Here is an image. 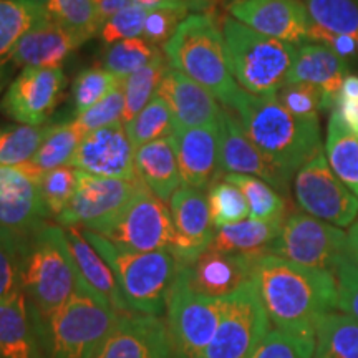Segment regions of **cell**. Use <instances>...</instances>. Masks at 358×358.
<instances>
[{
	"instance_id": "obj_1",
	"label": "cell",
	"mask_w": 358,
	"mask_h": 358,
	"mask_svg": "<svg viewBox=\"0 0 358 358\" xmlns=\"http://www.w3.org/2000/svg\"><path fill=\"white\" fill-rule=\"evenodd\" d=\"M254 282L268 320L285 332L315 335L319 322L337 308L335 274L264 254L254 264Z\"/></svg>"
},
{
	"instance_id": "obj_2",
	"label": "cell",
	"mask_w": 358,
	"mask_h": 358,
	"mask_svg": "<svg viewBox=\"0 0 358 358\" xmlns=\"http://www.w3.org/2000/svg\"><path fill=\"white\" fill-rule=\"evenodd\" d=\"M80 277L64 227L47 222L25 237L22 290L38 337L77 292Z\"/></svg>"
},
{
	"instance_id": "obj_3",
	"label": "cell",
	"mask_w": 358,
	"mask_h": 358,
	"mask_svg": "<svg viewBox=\"0 0 358 358\" xmlns=\"http://www.w3.org/2000/svg\"><path fill=\"white\" fill-rule=\"evenodd\" d=\"M229 110L237 113L249 140L290 176L322 148L319 120L290 115L275 96H256L241 88Z\"/></svg>"
},
{
	"instance_id": "obj_4",
	"label": "cell",
	"mask_w": 358,
	"mask_h": 358,
	"mask_svg": "<svg viewBox=\"0 0 358 358\" xmlns=\"http://www.w3.org/2000/svg\"><path fill=\"white\" fill-rule=\"evenodd\" d=\"M163 53L171 69L194 80L222 106L231 108L241 87L231 73L222 29L213 12L189 13L164 43Z\"/></svg>"
},
{
	"instance_id": "obj_5",
	"label": "cell",
	"mask_w": 358,
	"mask_h": 358,
	"mask_svg": "<svg viewBox=\"0 0 358 358\" xmlns=\"http://www.w3.org/2000/svg\"><path fill=\"white\" fill-rule=\"evenodd\" d=\"M82 231L88 243L108 262L129 310L156 317L166 312L178 275V262L171 250L136 252L118 248L98 232Z\"/></svg>"
},
{
	"instance_id": "obj_6",
	"label": "cell",
	"mask_w": 358,
	"mask_h": 358,
	"mask_svg": "<svg viewBox=\"0 0 358 358\" xmlns=\"http://www.w3.org/2000/svg\"><path fill=\"white\" fill-rule=\"evenodd\" d=\"M222 37L234 80L244 92L262 98H274L289 82V73L297 55V45L266 37L224 17Z\"/></svg>"
},
{
	"instance_id": "obj_7",
	"label": "cell",
	"mask_w": 358,
	"mask_h": 358,
	"mask_svg": "<svg viewBox=\"0 0 358 358\" xmlns=\"http://www.w3.org/2000/svg\"><path fill=\"white\" fill-rule=\"evenodd\" d=\"M118 317L80 277L77 292L40 334L45 355L47 358H93Z\"/></svg>"
},
{
	"instance_id": "obj_8",
	"label": "cell",
	"mask_w": 358,
	"mask_h": 358,
	"mask_svg": "<svg viewBox=\"0 0 358 358\" xmlns=\"http://www.w3.org/2000/svg\"><path fill=\"white\" fill-rule=\"evenodd\" d=\"M267 254L335 274L347 257V234L310 214L294 213L284 219Z\"/></svg>"
},
{
	"instance_id": "obj_9",
	"label": "cell",
	"mask_w": 358,
	"mask_h": 358,
	"mask_svg": "<svg viewBox=\"0 0 358 358\" xmlns=\"http://www.w3.org/2000/svg\"><path fill=\"white\" fill-rule=\"evenodd\" d=\"M224 299H209L194 294L178 268L166 307L173 358H199L221 324L226 303Z\"/></svg>"
},
{
	"instance_id": "obj_10",
	"label": "cell",
	"mask_w": 358,
	"mask_h": 358,
	"mask_svg": "<svg viewBox=\"0 0 358 358\" xmlns=\"http://www.w3.org/2000/svg\"><path fill=\"white\" fill-rule=\"evenodd\" d=\"M217 332L199 358H250L271 327L254 279L224 299Z\"/></svg>"
},
{
	"instance_id": "obj_11",
	"label": "cell",
	"mask_w": 358,
	"mask_h": 358,
	"mask_svg": "<svg viewBox=\"0 0 358 358\" xmlns=\"http://www.w3.org/2000/svg\"><path fill=\"white\" fill-rule=\"evenodd\" d=\"M145 186L140 179L103 178L78 171V186L69 208L55 217L60 227H82L101 234Z\"/></svg>"
},
{
	"instance_id": "obj_12",
	"label": "cell",
	"mask_w": 358,
	"mask_h": 358,
	"mask_svg": "<svg viewBox=\"0 0 358 358\" xmlns=\"http://www.w3.org/2000/svg\"><path fill=\"white\" fill-rule=\"evenodd\" d=\"M294 194L303 213L335 227L350 226L358 216V198L332 171L322 148L295 173Z\"/></svg>"
},
{
	"instance_id": "obj_13",
	"label": "cell",
	"mask_w": 358,
	"mask_h": 358,
	"mask_svg": "<svg viewBox=\"0 0 358 358\" xmlns=\"http://www.w3.org/2000/svg\"><path fill=\"white\" fill-rule=\"evenodd\" d=\"M101 236L118 248L136 252L171 250L174 244L171 211L164 201L143 186Z\"/></svg>"
},
{
	"instance_id": "obj_14",
	"label": "cell",
	"mask_w": 358,
	"mask_h": 358,
	"mask_svg": "<svg viewBox=\"0 0 358 358\" xmlns=\"http://www.w3.org/2000/svg\"><path fill=\"white\" fill-rule=\"evenodd\" d=\"M66 88L62 66L24 69L8 83L0 98V111L19 124L43 127Z\"/></svg>"
},
{
	"instance_id": "obj_15",
	"label": "cell",
	"mask_w": 358,
	"mask_h": 358,
	"mask_svg": "<svg viewBox=\"0 0 358 358\" xmlns=\"http://www.w3.org/2000/svg\"><path fill=\"white\" fill-rule=\"evenodd\" d=\"M40 176L30 166H0V227L20 236H32L50 217L40 192Z\"/></svg>"
},
{
	"instance_id": "obj_16",
	"label": "cell",
	"mask_w": 358,
	"mask_h": 358,
	"mask_svg": "<svg viewBox=\"0 0 358 358\" xmlns=\"http://www.w3.org/2000/svg\"><path fill=\"white\" fill-rule=\"evenodd\" d=\"M219 168L227 174H248L271 185L280 194H289L294 176L277 166L249 140L234 111L222 106L219 116Z\"/></svg>"
},
{
	"instance_id": "obj_17",
	"label": "cell",
	"mask_w": 358,
	"mask_h": 358,
	"mask_svg": "<svg viewBox=\"0 0 358 358\" xmlns=\"http://www.w3.org/2000/svg\"><path fill=\"white\" fill-rule=\"evenodd\" d=\"M226 10L266 37L292 45L307 42L310 19L302 0H231Z\"/></svg>"
},
{
	"instance_id": "obj_18",
	"label": "cell",
	"mask_w": 358,
	"mask_h": 358,
	"mask_svg": "<svg viewBox=\"0 0 358 358\" xmlns=\"http://www.w3.org/2000/svg\"><path fill=\"white\" fill-rule=\"evenodd\" d=\"M169 211L174 224L171 252L178 267H186L211 248L216 234L208 196L204 191L181 186L169 199Z\"/></svg>"
},
{
	"instance_id": "obj_19",
	"label": "cell",
	"mask_w": 358,
	"mask_h": 358,
	"mask_svg": "<svg viewBox=\"0 0 358 358\" xmlns=\"http://www.w3.org/2000/svg\"><path fill=\"white\" fill-rule=\"evenodd\" d=\"M70 166L103 178L138 179L134 169V148L123 123L85 134Z\"/></svg>"
},
{
	"instance_id": "obj_20",
	"label": "cell",
	"mask_w": 358,
	"mask_h": 358,
	"mask_svg": "<svg viewBox=\"0 0 358 358\" xmlns=\"http://www.w3.org/2000/svg\"><path fill=\"white\" fill-rule=\"evenodd\" d=\"M257 257L261 256L229 254L209 248L189 266L178 268L194 294L209 299H224L252 280Z\"/></svg>"
},
{
	"instance_id": "obj_21",
	"label": "cell",
	"mask_w": 358,
	"mask_h": 358,
	"mask_svg": "<svg viewBox=\"0 0 358 358\" xmlns=\"http://www.w3.org/2000/svg\"><path fill=\"white\" fill-rule=\"evenodd\" d=\"M93 358H173L168 325L146 313L120 315Z\"/></svg>"
},
{
	"instance_id": "obj_22",
	"label": "cell",
	"mask_w": 358,
	"mask_h": 358,
	"mask_svg": "<svg viewBox=\"0 0 358 358\" xmlns=\"http://www.w3.org/2000/svg\"><path fill=\"white\" fill-rule=\"evenodd\" d=\"M169 138L176 153L182 186L209 191L221 174L217 124L174 129Z\"/></svg>"
},
{
	"instance_id": "obj_23",
	"label": "cell",
	"mask_w": 358,
	"mask_h": 358,
	"mask_svg": "<svg viewBox=\"0 0 358 358\" xmlns=\"http://www.w3.org/2000/svg\"><path fill=\"white\" fill-rule=\"evenodd\" d=\"M173 115L174 129L213 127L219 123L222 105L194 80L169 66L158 88Z\"/></svg>"
},
{
	"instance_id": "obj_24",
	"label": "cell",
	"mask_w": 358,
	"mask_h": 358,
	"mask_svg": "<svg viewBox=\"0 0 358 358\" xmlns=\"http://www.w3.org/2000/svg\"><path fill=\"white\" fill-rule=\"evenodd\" d=\"M83 43L85 40L77 34L47 17L17 43L12 55V66L13 70L60 66Z\"/></svg>"
},
{
	"instance_id": "obj_25",
	"label": "cell",
	"mask_w": 358,
	"mask_h": 358,
	"mask_svg": "<svg viewBox=\"0 0 358 358\" xmlns=\"http://www.w3.org/2000/svg\"><path fill=\"white\" fill-rule=\"evenodd\" d=\"M347 77L348 64L345 58L330 50L327 45L308 40L297 45V55L289 73V82H306L319 87L324 92L327 110H334L340 88Z\"/></svg>"
},
{
	"instance_id": "obj_26",
	"label": "cell",
	"mask_w": 358,
	"mask_h": 358,
	"mask_svg": "<svg viewBox=\"0 0 358 358\" xmlns=\"http://www.w3.org/2000/svg\"><path fill=\"white\" fill-rule=\"evenodd\" d=\"M0 358H47L22 287L0 301Z\"/></svg>"
},
{
	"instance_id": "obj_27",
	"label": "cell",
	"mask_w": 358,
	"mask_h": 358,
	"mask_svg": "<svg viewBox=\"0 0 358 358\" xmlns=\"http://www.w3.org/2000/svg\"><path fill=\"white\" fill-rule=\"evenodd\" d=\"M66 239L75 264H77L80 275L100 297L105 301L118 315L131 313L128 303L120 290L118 280L108 266V262L100 256V252L88 243L83 231L80 227H66Z\"/></svg>"
},
{
	"instance_id": "obj_28",
	"label": "cell",
	"mask_w": 358,
	"mask_h": 358,
	"mask_svg": "<svg viewBox=\"0 0 358 358\" xmlns=\"http://www.w3.org/2000/svg\"><path fill=\"white\" fill-rule=\"evenodd\" d=\"M48 0H0V93L8 87L12 55L20 38L48 17Z\"/></svg>"
},
{
	"instance_id": "obj_29",
	"label": "cell",
	"mask_w": 358,
	"mask_h": 358,
	"mask_svg": "<svg viewBox=\"0 0 358 358\" xmlns=\"http://www.w3.org/2000/svg\"><path fill=\"white\" fill-rule=\"evenodd\" d=\"M134 169L143 185L164 203L182 186L171 138L151 141L134 150Z\"/></svg>"
},
{
	"instance_id": "obj_30",
	"label": "cell",
	"mask_w": 358,
	"mask_h": 358,
	"mask_svg": "<svg viewBox=\"0 0 358 358\" xmlns=\"http://www.w3.org/2000/svg\"><path fill=\"white\" fill-rule=\"evenodd\" d=\"M284 221H244L216 229L211 248L221 252L244 254V256H264L268 245L274 243Z\"/></svg>"
},
{
	"instance_id": "obj_31",
	"label": "cell",
	"mask_w": 358,
	"mask_h": 358,
	"mask_svg": "<svg viewBox=\"0 0 358 358\" xmlns=\"http://www.w3.org/2000/svg\"><path fill=\"white\" fill-rule=\"evenodd\" d=\"M325 158L340 181L358 198V138L348 131L335 110L327 127Z\"/></svg>"
},
{
	"instance_id": "obj_32",
	"label": "cell",
	"mask_w": 358,
	"mask_h": 358,
	"mask_svg": "<svg viewBox=\"0 0 358 358\" xmlns=\"http://www.w3.org/2000/svg\"><path fill=\"white\" fill-rule=\"evenodd\" d=\"M313 358H358V320L327 313L315 329Z\"/></svg>"
},
{
	"instance_id": "obj_33",
	"label": "cell",
	"mask_w": 358,
	"mask_h": 358,
	"mask_svg": "<svg viewBox=\"0 0 358 358\" xmlns=\"http://www.w3.org/2000/svg\"><path fill=\"white\" fill-rule=\"evenodd\" d=\"M83 138L85 134L75 124L73 120L60 124H52L38 151L35 153L32 161L27 163V166L37 169L38 173L70 166V161L77 153Z\"/></svg>"
},
{
	"instance_id": "obj_34",
	"label": "cell",
	"mask_w": 358,
	"mask_h": 358,
	"mask_svg": "<svg viewBox=\"0 0 358 358\" xmlns=\"http://www.w3.org/2000/svg\"><path fill=\"white\" fill-rule=\"evenodd\" d=\"M169 69V64L161 52L151 64L143 66L136 73L129 75L123 80L124 110L123 124H128L153 98L158 95V88L164 73Z\"/></svg>"
},
{
	"instance_id": "obj_35",
	"label": "cell",
	"mask_w": 358,
	"mask_h": 358,
	"mask_svg": "<svg viewBox=\"0 0 358 358\" xmlns=\"http://www.w3.org/2000/svg\"><path fill=\"white\" fill-rule=\"evenodd\" d=\"M48 127H27V124H3L0 127V166L20 168L30 163L38 151Z\"/></svg>"
},
{
	"instance_id": "obj_36",
	"label": "cell",
	"mask_w": 358,
	"mask_h": 358,
	"mask_svg": "<svg viewBox=\"0 0 358 358\" xmlns=\"http://www.w3.org/2000/svg\"><path fill=\"white\" fill-rule=\"evenodd\" d=\"M224 179L231 181L243 191L249 206V216L256 221H284L285 201L280 192L256 176L248 174H227Z\"/></svg>"
},
{
	"instance_id": "obj_37",
	"label": "cell",
	"mask_w": 358,
	"mask_h": 358,
	"mask_svg": "<svg viewBox=\"0 0 358 358\" xmlns=\"http://www.w3.org/2000/svg\"><path fill=\"white\" fill-rule=\"evenodd\" d=\"M134 150L174 133L173 115L163 98L156 95L128 124H124Z\"/></svg>"
},
{
	"instance_id": "obj_38",
	"label": "cell",
	"mask_w": 358,
	"mask_h": 358,
	"mask_svg": "<svg viewBox=\"0 0 358 358\" xmlns=\"http://www.w3.org/2000/svg\"><path fill=\"white\" fill-rule=\"evenodd\" d=\"M161 52L163 50H159V47H155L143 37L122 40L108 45L103 55V69L124 80L151 64Z\"/></svg>"
},
{
	"instance_id": "obj_39",
	"label": "cell",
	"mask_w": 358,
	"mask_h": 358,
	"mask_svg": "<svg viewBox=\"0 0 358 358\" xmlns=\"http://www.w3.org/2000/svg\"><path fill=\"white\" fill-rule=\"evenodd\" d=\"M313 25L358 40V0H303Z\"/></svg>"
},
{
	"instance_id": "obj_40",
	"label": "cell",
	"mask_w": 358,
	"mask_h": 358,
	"mask_svg": "<svg viewBox=\"0 0 358 358\" xmlns=\"http://www.w3.org/2000/svg\"><path fill=\"white\" fill-rule=\"evenodd\" d=\"M47 10L48 19L77 34L85 42L101 29L93 0H48Z\"/></svg>"
},
{
	"instance_id": "obj_41",
	"label": "cell",
	"mask_w": 358,
	"mask_h": 358,
	"mask_svg": "<svg viewBox=\"0 0 358 358\" xmlns=\"http://www.w3.org/2000/svg\"><path fill=\"white\" fill-rule=\"evenodd\" d=\"M208 203L216 229L244 221L249 216V206L243 191L224 178L209 187Z\"/></svg>"
},
{
	"instance_id": "obj_42",
	"label": "cell",
	"mask_w": 358,
	"mask_h": 358,
	"mask_svg": "<svg viewBox=\"0 0 358 358\" xmlns=\"http://www.w3.org/2000/svg\"><path fill=\"white\" fill-rule=\"evenodd\" d=\"M123 80L115 77L108 70L101 66H93V69L82 70L75 78L73 87H71V96L75 103V115H82L85 111L101 101L103 98L108 96L111 92L120 88Z\"/></svg>"
},
{
	"instance_id": "obj_43",
	"label": "cell",
	"mask_w": 358,
	"mask_h": 358,
	"mask_svg": "<svg viewBox=\"0 0 358 358\" xmlns=\"http://www.w3.org/2000/svg\"><path fill=\"white\" fill-rule=\"evenodd\" d=\"M78 186V169L62 166L40 176V192L50 217H58L69 208Z\"/></svg>"
},
{
	"instance_id": "obj_44",
	"label": "cell",
	"mask_w": 358,
	"mask_h": 358,
	"mask_svg": "<svg viewBox=\"0 0 358 358\" xmlns=\"http://www.w3.org/2000/svg\"><path fill=\"white\" fill-rule=\"evenodd\" d=\"M315 335L268 330L250 358H313Z\"/></svg>"
},
{
	"instance_id": "obj_45",
	"label": "cell",
	"mask_w": 358,
	"mask_h": 358,
	"mask_svg": "<svg viewBox=\"0 0 358 358\" xmlns=\"http://www.w3.org/2000/svg\"><path fill=\"white\" fill-rule=\"evenodd\" d=\"M25 239L0 227V301L22 287Z\"/></svg>"
},
{
	"instance_id": "obj_46",
	"label": "cell",
	"mask_w": 358,
	"mask_h": 358,
	"mask_svg": "<svg viewBox=\"0 0 358 358\" xmlns=\"http://www.w3.org/2000/svg\"><path fill=\"white\" fill-rule=\"evenodd\" d=\"M275 100L290 115L302 120H319V113L327 110L324 92L306 82H289L277 92Z\"/></svg>"
},
{
	"instance_id": "obj_47",
	"label": "cell",
	"mask_w": 358,
	"mask_h": 358,
	"mask_svg": "<svg viewBox=\"0 0 358 358\" xmlns=\"http://www.w3.org/2000/svg\"><path fill=\"white\" fill-rule=\"evenodd\" d=\"M191 10L192 8L187 6H161L150 8L145 29H143V38L155 47L163 48Z\"/></svg>"
},
{
	"instance_id": "obj_48",
	"label": "cell",
	"mask_w": 358,
	"mask_h": 358,
	"mask_svg": "<svg viewBox=\"0 0 358 358\" xmlns=\"http://www.w3.org/2000/svg\"><path fill=\"white\" fill-rule=\"evenodd\" d=\"M148 12H150L148 7L134 3V6H129L115 13L101 25L100 32H98L101 42L113 45L116 42H122V40L143 37Z\"/></svg>"
},
{
	"instance_id": "obj_49",
	"label": "cell",
	"mask_w": 358,
	"mask_h": 358,
	"mask_svg": "<svg viewBox=\"0 0 358 358\" xmlns=\"http://www.w3.org/2000/svg\"><path fill=\"white\" fill-rule=\"evenodd\" d=\"M123 110H124V93L123 85L113 90L108 96L103 98L96 105L78 115L73 120L75 124L82 129L83 134L96 131L100 128L111 127V124L123 123Z\"/></svg>"
},
{
	"instance_id": "obj_50",
	"label": "cell",
	"mask_w": 358,
	"mask_h": 358,
	"mask_svg": "<svg viewBox=\"0 0 358 358\" xmlns=\"http://www.w3.org/2000/svg\"><path fill=\"white\" fill-rule=\"evenodd\" d=\"M338 289L337 308L358 320V264L345 257L335 272Z\"/></svg>"
},
{
	"instance_id": "obj_51",
	"label": "cell",
	"mask_w": 358,
	"mask_h": 358,
	"mask_svg": "<svg viewBox=\"0 0 358 358\" xmlns=\"http://www.w3.org/2000/svg\"><path fill=\"white\" fill-rule=\"evenodd\" d=\"M334 110L337 111L342 123L348 128V131L358 138V100L355 101H337Z\"/></svg>"
},
{
	"instance_id": "obj_52",
	"label": "cell",
	"mask_w": 358,
	"mask_h": 358,
	"mask_svg": "<svg viewBox=\"0 0 358 358\" xmlns=\"http://www.w3.org/2000/svg\"><path fill=\"white\" fill-rule=\"evenodd\" d=\"M143 7L155 8L161 6H187L196 12H209L211 8V0H136Z\"/></svg>"
},
{
	"instance_id": "obj_53",
	"label": "cell",
	"mask_w": 358,
	"mask_h": 358,
	"mask_svg": "<svg viewBox=\"0 0 358 358\" xmlns=\"http://www.w3.org/2000/svg\"><path fill=\"white\" fill-rule=\"evenodd\" d=\"M138 3L136 0H93V6L96 8L98 19H100V24L103 25L110 17H113L115 13H118L123 8L129 6H134Z\"/></svg>"
},
{
	"instance_id": "obj_54",
	"label": "cell",
	"mask_w": 358,
	"mask_h": 358,
	"mask_svg": "<svg viewBox=\"0 0 358 358\" xmlns=\"http://www.w3.org/2000/svg\"><path fill=\"white\" fill-rule=\"evenodd\" d=\"M358 100V77L357 75H348L343 80L342 88L338 92L337 101H355Z\"/></svg>"
},
{
	"instance_id": "obj_55",
	"label": "cell",
	"mask_w": 358,
	"mask_h": 358,
	"mask_svg": "<svg viewBox=\"0 0 358 358\" xmlns=\"http://www.w3.org/2000/svg\"><path fill=\"white\" fill-rule=\"evenodd\" d=\"M347 257L358 264V219L347 234Z\"/></svg>"
}]
</instances>
